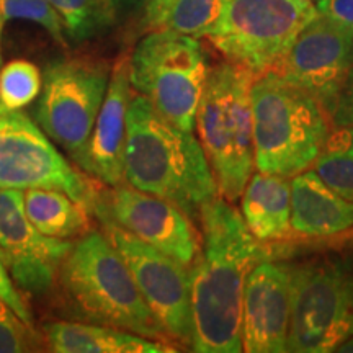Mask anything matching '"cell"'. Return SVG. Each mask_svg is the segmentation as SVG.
I'll return each mask as SVG.
<instances>
[{
	"instance_id": "1",
	"label": "cell",
	"mask_w": 353,
	"mask_h": 353,
	"mask_svg": "<svg viewBox=\"0 0 353 353\" xmlns=\"http://www.w3.org/2000/svg\"><path fill=\"white\" fill-rule=\"evenodd\" d=\"M201 245L192 267V352H242V299L247 275L267 249L226 198L201 206Z\"/></svg>"
},
{
	"instance_id": "2",
	"label": "cell",
	"mask_w": 353,
	"mask_h": 353,
	"mask_svg": "<svg viewBox=\"0 0 353 353\" xmlns=\"http://www.w3.org/2000/svg\"><path fill=\"white\" fill-rule=\"evenodd\" d=\"M125 182L170 201L193 221L219 195L200 141L165 120L143 94L131 95L128 105Z\"/></svg>"
},
{
	"instance_id": "3",
	"label": "cell",
	"mask_w": 353,
	"mask_h": 353,
	"mask_svg": "<svg viewBox=\"0 0 353 353\" xmlns=\"http://www.w3.org/2000/svg\"><path fill=\"white\" fill-rule=\"evenodd\" d=\"M57 275L69 303L85 319L169 343L125 259L105 232L88 231L81 236Z\"/></svg>"
},
{
	"instance_id": "4",
	"label": "cell",
	"mask_w": 353,
	"mask_h": 353,
	"mask_svg": "<svg viewBox=\"0 0 353 353\" xmlns=\"http://www.w3.org/2000/svg\"><path fill=\"white\" fill-rule=\"evenodd\" d=\"M255 169L286 179L312 165L330 132L329 114L307 92L278 70L250 87Z\"/></svg>"
},
{
	"instance_id": "5",
	"label": "cell",
	"mask_w": 353,
	"mask_h": 353,
	"mask_svg": "<svg viewBox=\"0 0 353 353\" xmlns=\"http://www.w3.org/2000/svg\"><path fill=\"white\" fill-rule=\"evenodd\" d=\"M255 76L241 65L208 69L196 110L198 138L213 172L219 195L237 201L254 174V128L250 87Z\"/></svg>"
},
{
	"instance_id": "6",
	"label": "cell",
	"mask_w": 353,
	"mask_h": 353,
	"mask_svg": "<svg viewBox=\"0 0 353 353\" xmlns=\"http://www.w3.org/2000/svg\"><path fill=\"white\" fill-rule=\"evenodd\" d=\"M288 345L293 353H327L353 335V254L290 265Z\"/></svg>"
},
{
	"instance_id": "7",
	"label": "cell",
	"mask_w": 353,
	"mask_h": 353,
	"mask_svg": "<svg viewBox=\"0 0 353 353\" xmlns=\"http://www.w3.org/2000/svg\"><path fill=\"white\" fill-rule=\"evenodd\" d=\"M128 68L138 94L148 97L172 125L193 132L210 69L198 38L154 30L134 48Z\"/></svg>"
},
{
	"instance_id": "8",
	"label": "cell",
	"mask_w": 353,
	"mask_h": 353,
	"mask_svg": "<svg viewBox=\"0 0 353 353\" xmlns=\"http://www.w3.org/2000/svg\"><path fill=\"white\" fill-rule=\"evenodd\" d=\"M316 15L311 0H224L219 23L208 38L228 61L257 77L280 65Z\"/></svg>"
},
{
	"instance_id": "9",
	"label": "cell",
	"mask_w": 353,
	"mask_h": 353,
	"mask_svg": "<svg viewBox=\"0 0 353 353\" xmlns=\"http://www.w3.org/2000/svg\"><path fill=\"white\" fill-rule=\"evenodd\" d=\"M108 81V65L87 57L59 59L44 69L37 121L76 164L87 148Z\"/></svg>"
},
{
	"instance_id": "10",
	"label": "cell",
	"mask_w": 353,
	"mask_h": 353,
	"mask_svg": "<svg viewBox=\"0 0 353 353\" xmlns=\"http://www.w3.org/2000/svg\"><path fill=\"white\" fill-rule=\"evenodd\" d=\"M103 232L120 252L145 304L169 341L192 350V268L145 244L108 219H100Z\"/></svg>"
},
{
	"instance_id": "11",
	"label": "cell",
	"mask_w": 353,
	"mask_h": 353,
	"mask_svg": "<svg viewBox=\"0 0 353 353\" xmlns=\"http://www.w3.org/2000/svg\"><path fill=\"white\" fill-rule=\"evenodd\" d=\"M0 188L64 192L94 213L100 192L23 113L0 128Z\"/></svg>"
},
{
	"instance_id": "12",
	"label": "cell",
	"mask_w": 353,
	"mask_h": 353,
	"mask_svg": "<svg viewBox=\"0 0 353 353\" xmlns=\"http://www.w3.org/2000/svg\"><path fill=\"white\" fill-rule=\"evenodd\" d=\"M94 214L108 219L145 244L192 268L200 254L201 236L193 219L170 201L139 192L130 185L100 193Z\"/></svg>"
},
{
	"instance_id": "13",
	"label": "cell",
	"mask_w": 353,
	"mask_h": 353,
	"mask_svg": "<svg viewBox=\"0 0 353 353\" xmlns=\"http://www.w3.org/2000/svg\"><path fill=\"white\" fill-rule=\"evenodd\" d=\"M353 69V30L316 15L275 70L303 88L329 114Z\"/></svg>"
},
{
	"instance_id": "14",
	"label": "cell",
	"mask_w": 353,
	"mask_h": 353,
	"mask_svg": "<svg viewBox=\"0 0 353 353\" xmlns=\"http://www.w3.org/2000/svg\"><path fill=\"white\" fill-rule=\"evenodd\" d=\"M70 249V241L44 236L33 226L21 190L0 188V252L17 286L30 293L50 290Z\"/></svg>"
},
{
	"instance_id": "15",
	"label": "cell",
	"mask_w": 353,
	"mask_h": 353,
	"mask_svg": "<svg viewBox=\"0 0 353 353\" xmlns=\"http://www.w3.org/2000/svg\"><path fill=\"white\" fill-rule=\"evenodd\" d=\"M290 312V265L262 260L247 275L244 286L242 352H288Z\"/></svg>"
},
{
	"instance_id": "16",
	"label": "cell",
	"mask_w": 353,
	"mask_h": 353,
	"mask_svg": "<svg viewBox=\"0 0 353 353\" xmlns=\"http://www.w3.org/2000/svg\"><path fill=\"white\" fill-rule=\"evenodd\" d=\"M131 95L128 59L121 57L110 72L107 94L77 164L107 187H118L125 182L126 112Z\"/></svg>"
},
{
	"instance_id": "17",
	"label": "cell",
	"mask_w": 353,
	"mask_h": 353,
	"mask_svg": "<svg viewBox=\"0 0 353 353\" xmlns=\"http://www.w3.org/2000/svg\"><path fill=\"white\" fill-rule=\"evenodd\" d=\"M291 231L304 239H341L353 234V203L335 193L312 169L294 175Z\"/></svg>"
},
{
	"instance_id": "18",
	"label": "cell",
	"mask_w": 353,
	"mask_h": 353,
	"mask_svg": "<svg viewBox=\"0 0 353 353\" xmlns=\"http://www.w3.org/2000/svg\"><path fill=\"white\" fill-rule=\"evenodd\" d=\"M241 198L242 218L255 239L263 245L291 239V188L286 176L252 174Z\"/></svg>"
},
{
	"instance_id": "19",
	"label": "cell",
	"mask_w": 353,
	"mask_h": 353,
	"mask_svg": "<svg viewBox=\"0 0 353 353\" xmlns=\"http://www.w3.org/2000/svg\"><path fill=\"white\" fill-rule=\"evenodd\" d=\"M44 339L56 353H170L165 343L103 324L51 322L44 325Z\"/></svg>"
},
{
	"instance_id": "20",
	"label": "cell",
	"mask_w": 353,
	"mask_h": 353,
	"mask_svg": "<svg viewBox=\"0 0 353 353\" xmlns=\"http://www.w3.org/2000/svg\"><path fill=\"white\" fill-rule=\"evenodd\" d=\"M25 213L44 236L74 239L88 232V211L64 192L51 188H28L23 193Z\"/></svg>"
},
{
	"instance_id": "21",
	"label": "cell",
	"mask_w": 353,
	"mask_h": 353,
	"mask_svg": "<svg viewBox=\"0 0 353 353\" xmlns=\"http://www.w3.org/2000/svg\"><path fill=\"white\" fill-rule=\"evenodd\" d=\"M223 7L224 0H149L144 15L152 30L208 38L219 23Z\"/></svg>"
},
{
	"instance_id": "22",
	"label": "cell",
	"mask_w": 353,
	"mask_h": 353,
	"mask_svg": "<svg viewBox=\"0 0 353 353\" xmlns=\"http://www.w3.org/2000/svg\"><path fill=\"white\" fill-rule=\"evenodd\" d=\"M311 169L342 198L353 203V126H335Z\"/></svg>"
},
{
	"instance_id": "23",
	"label": "cell",
	"mask_w": 353,
	"mask_h": 353,
	"mask_svg": "<svg viewBox=\"0 0 353 353\" xmlns=\"http://www.w3.org/2000/svg\"><path fill=\"white\" fill-rule=\"evenodd\" d=\"M63 21L64 33L76 43L105 32L118 17L117 0H48Z\"/></svg>"
},
{
	"instance_id": "24",
	"label": "cell",
	"mask_w": 353,
	"mask_h": 353,
	"mask_svg": "<svg viewBox=\"0 0 353 353\" xmlns=\"http://www.w3.org/2000/svg\"><path fill=\"white\" fill-rule=\"evenodd\" d=\"M43 76L33 63L17 59L0 69V103L8 110L28 107L41 92Z\"/></svg>"
},
{
	"instance_id": "25",
	"label": "cell",
	"mask_w": 353,
	"mask_h": 353,
	"mask_svg": "<svg viewBox=\"0 0 353 353\" xmlns=\"http://www.w3.org/2000/svg\"><path fill=\"white\" fill-rule=\"evenodd\" d=\"M3 20H26L43 26L61 46H68L64 26L48 0H2Z\"/></svg>"
},
{
	"instance_id": "26",
	"label": "cell",
	"mask_w": 353,
	"mask_h": 353,
	"mask_svg": "<svg viewBox=\"0 0 353 353\" xmlns=\"http://www.w3.org/2000/svg\"><path fill=\"white\" fill-rule=\"evenodd\" d=\"M33 325L20 319L6 303L0 301V353H21L37 348Z\"/></svg>"
},
{
	"instance_id": "27",
	"label": "cell",
	"mask_w": 353,
	"mask_h": 353,
	"mask_svg": "<svg viewBox=\"0 0 353 353\" xmlns=\"http://www.w3.org/2000/svg\"><path fill=\"white\" fill-rule=\"evenodd\" d=\"M0 301L6 303L20 319H23L26 322V324L33 325L32 311H30L25 299L21 298L20 291L17 288L10 272H8L6 260L2 257V252H0Z\"/></svg>"
},
{
	"instance_id": "28",
	"label": "cell",
	"mask_w": 353,
	"mask_h": 353,
	"mask_svg": "<svg viewBox=\"0 0 353 353\" xmlns=\"http://www.w3.org/2000/svg\"><path fill=\"white\" fill-rule=\"evenodd\" d=\"M317 15L353 30V0H316Z\"/></svg>"
},
{
	"instance_id": "29",
	"label": "cell",
	"mask_w": 353,
	"mask_h": 353,
	"mask_svg": "<svg viewBox=\"0 0 353 353\" xmlns=\"http://www.w3.org/2000/svg\"><path fill=\"white\" fill-rule=\"evenodd\" d=\"M330 120L334 126H353V69L339 92Z\"/></svg>"
},
{
	"instance_id": "30",
	"label": "cell",
	"mask_w": 353,
	"mask_h": 353,
	"mask_svg": "<svg viewBox=\"0 0 353 353\" xmlns=\"http://www.w3.org/2000/svg\"><path fill=\"white\" fill-rule=\"evenodd\" d=\"M149 0H118V7L126 8V10H144Z\"/></svg>"
},
{
	"instance_id": "31",
	"label": "cell",
	"mask_w": 353,
	"mask_h": 353,
	"mask_svg": "<svg viewBox=\"0 0 353 353\" xmlns=\"http://www.w3.org/2000/svg\"><path fill=\"white\" fill-rule=\"evenodd\" d=\"M17 114H19V110H8L7 107H3V105L0 103V128L6 126L7 123H10Z\"/></svg>"
},
{
	"instance_id": "32",
	"label": "cell",
	"mask_w": 353,
	"mask_h": 353,
	"mask_svg": "<svg viewBox=\"0 0 353 353\" xmlns=\"http://www.w3.org/2000/svg\"><path fill=\"white\" fill-rule=\"evenodd\" d=\"M335 352H345V353H353V335L350 339H347L345 342L341 343Z\"/></svg>"
},
{
	"instance_id": "33",
	"label": "cell",
	"mask_w": 353,
	"mask_h": 353,
	"mask_svg": "<svg viewBox=\"0 0 353 353\" xmlns=\"http://www.w3.org/2000/svg\"><path fill=\"white\" fill-rule=\"evenodd\" d=\"M3 23H6V20H3V15H2V0H0V26L3 28Z\"/></svg>"
},
{
	"instance_id": "34",
	"label": "cell",
	"mask_w": 353,
	"mask_h": 353,
	"mask_svg": "<svg viewBox=\"0 0 353 353\" xmlns=\"http://www.w3.org/2000/svg\"><path fill=\"white\" fill-rule=\"evenodd\" d=\"M0 39H2V26H0ZM0 69H2V50H0Z\"/></svg>"
},
{
	"instance_id": "35",
	"label": "cell",
	"mask_w": 353,
	"mask_h": 353,
	"mask_svg": "<svg viewBox=\"0 0 353 353\" xmlns=\"http://www.w3.org/2000/svg\"><path fill=\"white\" fill-rule=\"evenodd\" d=\"M311 2H314V0H311Z\"/></svg>"
},
{
	"instance_id": "36",
	"label": "cell",
	"mask_w": 353,
	"mask_h": 353,
	"mask_svg": "<svg viewBox=\"0 0 353 353\" xmlns=\"http://www.w3.org/2000/svg\"><path fill=\"white\" fill-rule=\"evenodd\" d=\"M117 2H118V0H117Z\"/></svg>"
}]
</instances>
